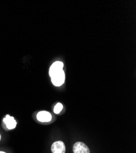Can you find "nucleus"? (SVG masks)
<instances>
[{
	"instance_id": "nucleus-1",
	"label": "nucleus",
	"mask_w": 136,
	"mask_h": 153,
	"mask_svg": "<svg viewBox=\"0 0 136 153\" xmlns=\"http://www.w3.org/2000/svg\"><path fill=\"white\" fill-rule=\"evenodd\" d=\"M51 82L53 84L56 86H60L65 82V73L63 70L55 74L54 75L51 76Z\"/></svg>"
},
{
	"instance_id": "nucleus-2",
	"label": "nucleus",
	"mask_w": 136,
	"mask_h": 153,
	"mask_svg": "<svg viewBox=\"0 0 136 153\" xmlns=\"http://www.w3.org/2000/svg\"><path fill=\"white\" fill-rule=\"evenodd\" d=\"M74 153H90L89 147L82 142H78L73 145Z\"/></svg>"
},
{
	"instance_id": "nucleus-3",
	"label": "nucleus",
	"mask_w": 136,
	"mask_h": 153,
	"mask_svg": "<svg viewBox=\"0 0 136 153\" xmlns=\"http://www.w3.org/2000/svg\"><path fill=\"white\" fill-rule=\"evenodd\" d=\"M53 153H65V145L62 141H57L51 146Z\"/></svg>"
},
{
	"instance_id": "nucleus-4",
	"label": "nucleus",
	"mask_w": 136,
	"mask_h": 153,
	"mask_svg": "<svg viewBox=\"0 0 136 153\" xmlns=\"http://www.w3.org/2000/svg\"><path fill=\"white\" fill-rule=\"evenodd\" d=\"M63 67H64V64L62 62L56 61L54 62L52 65V66H51L50 69H49V75H50V76H52L55 74L60 72L62 70H63Z\"/></svg>"
},
{
	"instance_id": "nucleus-5",
	"label": "nucleus",
	"mask_w": 136,
	"mask_h": 153,
	"mask_svg": "<svg viewBox=\"0 0 136 153\" xmlns=\"http://www.w3.org/2000/svg\"><path fill=\"white\" fill-rule=\"evenodd\" d=\"M37 118L40 122H49L51 120V114L48 111H42L37 114Z\"/></svg>"
},
{
	"instance_id": "nucleus-6",
	"label": "nucleus",
	"mask_w": 136,
	"mask_h": 153,
	"mask_svg": "<svg viewBox=\"0 0 136 153\" xmlns=\"http://www.w3.org/2000/svg\"><path fill=\"white\" fill-rule=\"evenodd\" d=\"M3 122L5 123L7 128L9 130L14 129L17 126V122L14 118L8 115V114L3 119Z\"/></svg>"
},
{
	"instance_id": "nucleus-7",
	"label": "nucleus",
	"mask_w": 136,
	"mask_h": 153,
	"mask_svg": "<svg viewBox=\"0 0 136 153\" xmlns=\"http://www.w3.org/2000/svg\"><path fill=\"white\" fill-rule=\"evenodd\" d=\"M62 108H63L62 104L60 103H58L56 105V106L54 108V112L56 114H59L62 111Z\"/></svg>"
},
{
	"instance_id": "nucleus-8",
	"label": "nucleus",
	"mask_w": 136,
	"mask_h": 153,
	"mask_svg": "<svg viewBox=\"0 0 136 153\" xmlns=\"http://www.w3.org/2000/svg\"><path fill=\"white\" fill-rule=\"evenodd\" d=\"M0 153H6V152H3V151H0Z\"/></svg>"
},
{
	"instance_id": "nucleus-9",
	"label": "nucleus",
	"mask_w": 136,
	"mask_h": 153,
	"mask_svg": "<svg viewBox=\"0 0 136 153\" xmlns=\"http://www.w3.org/2000/svg\"><path fill=\"white\" fill-rule=\"evenodd\" d=\"M1 135L0 134V140H1Z\"/></svg>"
}]
</instances>
